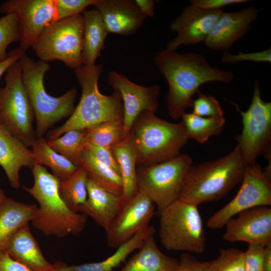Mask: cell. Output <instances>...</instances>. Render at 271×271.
<instances>
[{
    "label": "cell",
    "instance_id": "cell-1",
    "mask_svg": "<svg viewBox=\"0 0 271 271\" xmlns=\"http://www.w3.org/2000/svg\"><path fill=\"white\" fill-rule=\"evenodd\" d=\"M154 62L168 84L167 107L169 115L174 119L192 107L193 96L202 84L216 81L230 84L234 79L232 73L212 66L197 53L180 54L166 49L155 54Z\"/></svg>",
    "mask_w": 271,
    "mask_h": 271
},
{
    "label": "cell",
    "instance_id": "cell-2",
    "mask_svg": "<svg viewBox=\"0 0 271 271\" xmlns=\"http://www.w3.org/2000/svg\"><path fill=\"white\" fill-rule=\"evenodd\" d=\"M101 65H81L74 70L82 89L80 101L69 119L61 126L47 134V141L55 139L73 129H86L102 122L122 120L123 106L119 93L110 95L100 93L98 81L102 71Z\"/></svg>",
    "mask_w": 271,
    "mask_h": 271
},
{
    "label": "cell",
    "instance_id": "cell-3",
    "mask_svg": "<svg viewBox=\"0 0 271 271\" xmlns=\"http://www.w3.org/2000/svg\"><path fill=\"white\" fill-rule=\"evenodd\" d=\"M31 170L34 184L23 188L39 205L36 217L31 221L33 227L46 235L57 237L79 234L85 227L87 216L67 207L59 193L60 180L43 166L35 164Z\"/></svg>",
    "mask_w": 271,
    "mask_h": 271
},
{
    "label": "cell",
    "instance_id": "cell-4",
    "mask_svg": "<svg viewBox=\"0 0 271 271\" xmlns=\"http://www.w3.org/2000/svg\"><path fill=\"white\" fill-rule=\"evenodd\" d=\"M246 165L236 146L223 157L192 166L179 199L197 206L221 199L241 183Z\"/></svg>",
    "mask_w": 271,
    "mask_h": 271
},
{
    "label": "cell",
    "instance_id": "cell-5",
    "mask_svg": "<svg viewBox=\"0 0 271 271\" xmlns=\"http://www.w3.org/2000/svg\"><path fill=\"white\" fill-rule=\"evenodd\" d=\"M129 132L138 167L153 165L180 155L189 140L182 121L171 122L148 110L138 115Z\"/></svg>",
    "mask_w": 271,
    "mask_h": 271
},
{
    "label": "cell",
    "instance_id": "cell-6",
    "mask_svg": "<svg viewBox=\"0 0 271 271\" xmlns=\"http://www.w3.org/2000/svg\"><path fill=\"white\" fill-rule=\"evenodd\" d=\"M18 62L36 119V136L42 138L54 124L72 114L77 91L72 88L59 97H53L47 93L44 85V77L50 65L41 60L34 61L26 54Z\"/></svg>",
    "mask_w": 271,
    "mask_h": 271
},
{
    "label": "cell",
    "instance_id": "cell-7",
    "mask_svg": "<svg viewBox=\"0 0 271 271\" xmlns=\"http://www.w3.org/2000/svg\"><path fill=\"white\" fill-rule=\"evenodd\" d=\"M159 214V238L167 250L204 251L206 238L197 205L178 199Z\"/></svg>",
    "mask_w": 271,
    "mask_h": 271
},
{
    "label": "cell",
    "instance_id": "cell-8",
    "mask_svg": "<svg viewBox=\"0 0 271 271\" xmlns=\"http://www.w3.org/2000/svg\"><path fill=\"white\" fill-rule=\"evenodd\" d=\"M192 166L191 157L180 154L156 164L138 167L136 175L138 189L157 206L159 214L179 199Z\"/></svg>",
    "mask_w": 271,
    "mask_h": 271
},
{
    "label": "cell",
    "instance_id": "cell-9",
    "mask_svg": "<svg viewBox=\"0 0 271 271\" xmlns=\"http://www.w3.org/2000/svg\"><path fill=\"white\" fill-rule=\"evenodd\" d=\"M83 18L81 14L51 23L32 44L40 60L63 62L76 69L82 64Z\"/></svg>",
    "mask_w": 271,
    "mask_h": 271
},
{
    "label": "cell",
    "instance_id": "cell-10",
    "mask_svg": "<svg viewBox=\"0 0 271 271\" xmlns=\"http://www.w3.org/2000/svg\"><path fill=\"white\" fill-rule=\"evenodd\" d=\"M5 85L0 88V121L28 148L35 141L34 112L26 93L18 61L6 72Z\"/></svg>",
    "mask_w": 271,
    "mask_h": 271
},
{
    "label": "cell",
    "instance_id": "cell-11",
    "mask_svg": "<svg viewBox=\"0 0 271 271\" xmlns=\"http://www.w3.org/2000/svg\"><path fill=\"white\" fill-rule=\"evenodd\" d=\"M252 98L246 111L232 102L242 117L243 128L236 137L246 165L256 163L257 158L269 149L271 137V102L261 97L258 82L254 83Z\"/></svg>",
    "mask_w": 271,
    "mask_h": 271
},
{
    "label": "cell",
    "instance_id": "cell-12",
    "mask_svg": "<svg viewBox=\"0 0 271 271\" xmlns=\"http://www.w3.org/2000/svg\"><path fill=\"white\" fill-rule=\"evenodd\" d=\"M241 183L235 196L209 218V228H222L230 218L243 211L271 205L270 178L256 163L246 165Z\"/></svg>",
    "mask_w": 271,
    "mask_h": 271
},
{
    "label": "cell",
    "instance_id": "cell-13",
    "mask_svg": "<svg viewBox=\"0 0 271 271\" xmlns=\"http://www.w3.org/2000/svg\"><path fill=\"white\" fill-rule=\"evenodd\" d=\"M0 12L16 15L21 28L20 48L26 52L43 30L56 21L54 0H8Z\"/></svg>",
    "mask_w": 271,
    "mask_h": 271
},
{
    "label": "cell",
    "instance_id": "cell-14",
    "mask_svg": "<svg viewBox=\"0 0 271 271\" xmlns=\"http://www.w3.org/2000/svg\"><path fill=\"white\" fill-rule=\"evenodd\" d=\"M156 214L155 204L141 190L124 204L105 230L107 245L117 248L149 226Z\"/></svg>",
    "mask_w": 271,
    "mask_h": 271
},
{
    "label": "cell",
    "instance_id": "cell-15",
    "mask_svg": "<svg viewBox=\"0 0 271 271\" xmlns=\"http://www.w3.org/2000/svg\"><path fill=\"white\" fill-rule=\"evenodd\" d=\"M108 82L121 97L123 106V138L130 132L138 115L148 110L156 113L159 106L161 86L154 84L143 86L131 81L125 75L112 71L108 73Z\"/></svg>",
    "mask_w": 271,
    "mask_h": 271
},
{
    "label": "cell",
    "instance_id": "cell-16",
    "mask_svg": "<svg viewBox=\"0 0 271 271\" xmlns=\"http://www.w3.org/2000/svg\"><path fill=\"white\" fill-rule=\"evenodd\" d=\"M223 239L228 242H246L263 246L271 244V208L262 206L243 211L226 223Z\"/></svg>",
    "mask_w": 271,
    "mask_h": 271
},
{
    "label": "cell",
    "instance_id": "cell-17",
    "mask_svg": "<svg viewBox=\"0 0 271 271\" xmlns=\"http://www.w3.org/2000/svg\"><path fill=\"white\" fill-rule=\"evenodd\" d=\"M222 13L221 9L206 10L191 4L186 6L170 25L171 30L177 36L168 42L166 49L176 51L182 45L204 42Z\"/></svg>",
    "mask_w": 271,
    "mask_h": 271
},
{
    "label": "cell",
    "instance_id": "cell-18",
    "mask_svg": "<svg viewBox=\"0 0 271 271\" xmlns=\"http://www.w3.org/2000/svg\"><path fill=\"white\" fill-rule=\"evenodd\" d=\"M258 13L254 6L233 12H223L205 40V46L214 51H228L250 30Z\"/></svg>",
    "mask_w": 271,
    "mask_h": 271
},
{
    "label": "cell",
    "instance_id": "cell-19",
    "mask_svg": "<svg viewBox=\"0 0 271 271\" xmlns=\"http://www.w3.org/2000/svg\"><path fill=\"white\" fill-rule=\"evenodd\" d=\"M93 6L100 15L108 33L131 35L146 18L134 1L97 0Z\"/></svg>",
    "mask_w": 271,
    "mask_h": 271
},
{
    "label": "cell",
    "instance_id": "cell-20",
    "mask_svg": "<svg viewBox=\"0 0 271 271\" xmlns=\"http://www.w3.org/2000/svg\"><path fill=\"white\" fill-rule=\"evenodd\" d=\"M35 164L32 150L16 138L0 121V166L13 188L20 187L21 169L26 166L31 169Z\"/></svg>",
    "mask_w": 271,
    "mask_h": 271
},
{
    "label": "cell",
    "instance_id": "cell-21",
    "mask_svg": "<svg viewBox=\"0 0 271 271\" xmlns=\"http://www.w3.org/2000/svg\"><path fill=\"white\" fill-rule=\"evenodd\" d=\"M86 189V200L78 212L90 217L106 230L122 207L121 196L103 189L88 178Z\"/></svg>",
    "mask_w": 271,
    "mask_h": 271
},
{
    "label": "cell",
    "instance_id": "cell-22",
    "mask_svg": "<svg viewBox=\"0 0 271 271\" xmlns=\"http://www.w3.org/2000/svg\"><path fill=\"white\" fill-rule=\"evenodd\" d=\"M4 251L15 260L34 271H49L54 267L43 255L27 223L21 227L9 241Z\"/></svg>",
    "mask_w": 271,
    "mask_h": 271
},
{
    "label": "cell",
    "instance_id": "cell-23",
    "mask_svg": "<svg viewBox=\"0 0 271 271\" xmlns=\"http://www.w3.org/2000/svg\"><path fill=\"white\" fill-rule=\"evenodd\" d=\"M38 207L6 197L0 205V252L24 225L36 216Z\"/></svg>",
    "mask_w": 271,
    "mask_h": 271
},
{
    "label": "cell",
    "instance_id": "cell-24",
    "mask_svg": "<svg viewBox=\"0 0 271 271\" xmlns=\"http://www.w3.org/2000/svg\"><path fill=\"white\" fill-rule=\"evenodd\" d=\"M154 234L145 239L140 250L119 271H176L178 261L159 249Z\"/></svg>",
    "mask_w": 271,
    "mask_h": 271
},
{
    "label": "cell",
    "instance_id": "cell-25",
    "mask_svg": "<svg viewBox=\"0 0 271 271\" xmlns=\"http://www.w3.org/2000/svg\"><path fill=\"white\" fill-rule=\"evenodd\" d=\"M155 232V229L153 226L146 227L117 248L112 255L101 261L69 266L58 262L49 271H112L113 268L124 261L132 252L139 249L145 239Z\"/></svg>",
    "mask_w": 271,
    "mask_h": 271
},
{
    "label": "cell",
    "instance_id": "cell-26",
    "mask_svg": "<svg viewBox=\"0 0 271 271\" xmlns=\"http://www.w3.org/2000/svg\"><path fill=\"white\" fill-rule=\"evenodd\" d=\"M110 149L120 168L123 184L122 206L132 198L139 190L136 175V152L130 133Z\"/></svg>",
    "mask_w": 271,
    "mask_h": 271
},
{
    "label": "cell",
    "instance_id": "cell-27",
    "mask_svg": "<svg viewBox=\"0 0 271 271\" xmlns=\"http://www.w3.org/2000/svg\"><path fill=\"white\" fill-rule=\"evenodd\" d=\"M83 18L82 64L91 66L104 49V41L108 35L102 18L95 9L84 10Z\"/></svg>",
    "mask_w": 271,
    "mask_h": 271
},
{
    "label": "cell",
    "instance_id": "cell-28",
    "mask_svg": "<svg viewBox=\"0 0 271 271\" xmlns=\"http://www.w3.org/2000/svg\"><path fill=\"white\" fill-rule=\"evenodd\" d=\"M31 147L35 163L49 167L60 181L71 176L79 168L52 149L43 137L35 139Z\"/></svg>",
    "mask_w": 271,
    "mask_h": 271
},
{
    "label": "cell",
    "instance_id": "cell-29",
    "mask_svg": "<svg viewBox=\"0 0 271 271\" xmlns=\"http://www.w3.org/2000/svg\"><path fill=\"white\" fill-rule=\"evenodd\" d=\"M81 166L86 171L88 178L103 189L121 196L123 184L121 176L102 164L84 149L81 157Z\"/></svg>",
    "mask_w": 271,
    "mask_h": 271
},
{
    "label": "cell",
    "instance_id": "cell-30",
    "mask_svg": "<svg viewBox=\"0 0 271 271\" xmlns=\"http://www.w3.org/2000/svg\"><path fill=\"white\" fill-rule=\"evenodd\" d=\"M181 118L189 139H193L200 144L220 134L225 123L224 116L206 117L185 112Z\"/></svg>",
    "mask_w": 271,
    "mask_h": 271
},
{
    "label": "cell",
    "instance_id": "cell-31",
    "mask_svg": "<svg viewBox=\"0 0 271 271\" xmlns=\"http://www.w3.org/2000/svg\"><path fill=\"white\" fill-rule=\"evenodd\" d=\"M88 176L82 167L68 178L60 181L59 193L67 207L74 212L78 213L79 207L87 198L86 183Z\"/></svg>",
    "mask_w": 271,
    "mask_h": 271
},
{
    "label": "cell",
    "instance_id": "cell-32",
    "mask_svg": "<svg viewBox=\"0 0 271 271\" xmlns=\"http://www.w3.org/2000/svg\"><path fill=\"white\" fill-rule=\"evenodd\" d=\"M63 134L48 141L49 146L76 167H81V157L87 142L86 129L70 130Z\"/></svg>",
    "mask_w": 271,
    "mask_h": 271
},
{
    "label": "cell",
    "instance_id": "cell-33",
    "mask_svg": "<svg viewBox=\"0 0 271 271\" xmlns=\"http://www.w3.org/2000/svg\"><path fill=\"white\" fill-rule=\"evenodd\" d=\"M87 142L110 148L123 139L122 120L102 122L86 128Z\"/></svg>",
    "mask_w": 271,
    "mask_h": 271
},
{
    "label": "cell",
    "instance_id": "cell-34",
    "mask_svg": "<svg viewBox=\"0 0 271 271\" xmlns=\"http://www.w3.org/2000/svg\"><path fill=\"white\" fill-rule=\"evenodd\" d=\"M21 39V28L16 15L8 14L0 17V63L8 57V46L20 42Z\"/></svg>",
    "mask_w": 271,
    "mask_h": 271
},
{
    "label": "cell",
    "instance_id": "cell-35",
    "mask_svg": "<svg viewBox=\"0 0 271 271\" xmlns=\"http://www.w3.org/2000/svg\"><path fill=\"white\" fill-rule=\"evenodd\" d=\"M207 271H245L244 251L236 248L220 249Z\"/></svg>",
    "mask_w": 271,
    "mask_h": 271
},
{
    "label": "cell",
    "instance_id": "cell-36",
    "mask_svg": "<svg viewBox=\"0 0 271 271\" xmlns=\"http://www.w3.org/2000/svg\"><path fill=\"white\" fill-rule=\"evenodd\" d=\"M197 97L193 99L192 113L202 117H218L223 116V111L220 102L213 96L197 92Z\"/></svg>",
    "mask_w": 271,
    "mask_h": 271
},
{
    "label": "cell",
    "instance_id": "cell-37",
    "mask_svg": "<svg viewBox=\"0 0 271 271\" xmlns=\"http://www.w3.org/2000/svg\"><path fill=\"white\" fill-rule=\"evenodd\" d=\"M56 21L81 14L97 0H54ZM55 21V22H56Z\"/></svg>",
    "mask_w": 271,
    "mask_h": 271
},
{
    "label": "cell",
    "instance_id": "cell-38",
    "mask_svg": "<svg viewBox=\"0 0 271 271\" xmlns=\"http://www.w3.org/2000/svg\"><path fill=\"white\" fill-rule=\"evenodd\" d=\"M241 61H251L259 63H271V48L255 52L244 53L238 51L232 54L228 51L224 52L221 57V62L225 64H233Z\"/></svg>",
    "mask_w": 271,
    "mask_h": 271
},
{
    "label": "cell",
    "instance_id": "cell-39",
    "mask_svg": "<svg viewBox=\"0 0 271 271\" xmlns=\"http://www.w3.org/2000/svg\"><path fill=\"white\" fill-rule=\"evenodd\" d=\"M264 247L257 243H248L244 252L245 271H263Z\"/></svg>",
    "mask_w": 271,
    "mask_h": 271
},
{
    "label": "cell",
    "instance_id": "cell-40",
    "mask_svg": "<svg viewBox=\"0 0 271 271\" xmlns=\"http://www.w3.org/2000/svg\"><path fill=\"white\" fill-rule=\"evenodd\" d=\"M85 149L100 162L108 166L120 176L119 167L110 148L98 146L86 142Z\"/></svg>",
    "mask_w": 271,
    "mask_h": 271
},
{
    "label": "cell",
    "instance_id": "cell-41",
    "mask_svg": "<svg viewBox=\"0 0 271 271\" xmlns=\"http://www.w3.org/2000/svg\"><path fill=\"white\" fill-rule=\"evenodd\" d=\"M211 261L199 260L186 252L180 255L176 271H207Z\"/></svg>",
    "mask_w": 271,
    "mask_h": 271
},
{
    "label": "cell",
    "instance_id": "cell-42",
    "mask_svg": "<svg viewBox=\"0 0 271 271\" xmlns=\"http://www.w3.org/2000/svg\"><path fill=\"white\" fill-rule=\"evenodd\" d=\"M247 2V0H191L190 4L203 10H216L227 6Z\"/></svg>",
    "mask_w": 271,
    "mask_h": 271
},
{
    "label": "cell",
    "instance_id": "cell-43",
    "mask_svg": "<svg viewBox=\"0 0 271 271\" xmlns=\"http://www.w3.org/2000/svg\"><path fill=\"white\" fill-rule=\"evenodd\" d=\"M0 271H34L15 260L6 251L0 252Z\"/></svg>",
    "mask_w": 271,
    "mask_h": 271
},
{
    "label": "cell",
    "instance_id": "cell-44",
    "mask_svg": "<svg viewBox=\"0 0 271 271\" xmlns=\"http://www.w3.org/2000/svg\"><path fill=\"white\" fill-rule=\"evenodd\" d=\"M26 52L20 47L14 49L9 52L8 57L0 63V78L7 71L8 69Z\"/></svg>",
    "mask_w": 271,
    "mask_h": 271
},
{
    "label": "cell",
    "instance_id": "cell-45",
    "mask_svg": "<svg viewBox=\"0 0 271 271\" xmlns=\"http://www.w3.org/2000/svg\"><path fill=\"white\" fill-rule=\"evenodd\" d=\"M141 12L147 17L152 18L154 15L155 4L153 0L134 1Z\"/></svg>",
    "mask_w": 271,
    "mask_h": 271
},
{
    "label": "cell",
    "instance_id": "cell-46",
    "mask_svg": "<svg viewBox=\"0 0 271 271\" xmlns=\"http://www.w3.org/2000/svg\"><path fill=\"white\" fill-rule=\"evenodd\" d=\"M263 271H271V244L264 247Z\"/></svg>",
    "mask_w": 271,
    "mask_h": 271
},
{
    "label": "cell",
    "instance_id": "cell-47",
    "mask_svg": "<svg viewBox=\"0 0 271 271\" xmlns=\"http://www.w3.org/2000/svg\"><path fill=\"white\" fill-rule=\"evenodd\" d=\"M6 197V196L5 195L4 191L0 188V205Z\"/></svg>",
    "mask_w": 271,
    "mask_h": 271
}]
</instances>
